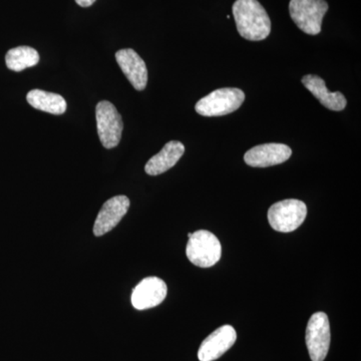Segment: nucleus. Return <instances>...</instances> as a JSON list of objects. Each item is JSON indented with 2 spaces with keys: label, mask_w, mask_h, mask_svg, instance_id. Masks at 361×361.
Returning a JSON list of instances; mask_svg holds the SVG:
<instances>
[{
  "label": "nucleus",
  "mask_w": 361,
  "mask_h": 361,
  "mask_svg": "<svg viewBox=\"0 0 361 361\" xmlns=\"http://www.w3.org/2000/svg\"><path fill=\"white\" fill-rule=\"evenodd\" d=\"M232 11L237 30L243 39L260 42L269 37V16L258 0H237Z\"/></svg>",
  "instance_id": "nucleus-1"
},
{
  "label": "nucleus",
  "mask_w": 361,
  "mask_h": 361,
  "mask_svg": "<svg viewBox=\"0 0 361 361\" xmlns=\"http://www.w3.org/2000/svg\"><path fill=\"white\" fill-rule=\"evenodd\" d=\"M187 257L194 265L202 268L212 267L222 255L219 239L213 233L199 230L188 234Z\"/></svg>",
  "instance_id": "nucleus-2"
},
{
  "label": "nucleus",
  "mask_w": 361,
  "mask_h": 361,
  "mask_svg": "<svg viewBox=\"0 0 361 361\" xmlns=\"http://www.w3.org/2000/svg\"><path fill=\"white\" fill-rule=\"evenodd\" d=\"M245 101L243 90L235 87H224L214 90L204 97L195 106L197 113L204 116L229 115L238 110Z\"/></svg>",
  "instance_id": "nucleus-3"
},
{
  "label": "nucleus",
  "mask_w": 361,
  "mask_h": 361,
  "mask_svg": "<svg viewBox=\"0 0 361 361\" xmlns=\"http://www.w3.org/2000/svg\"><path fill=\"white\" fill-rule=\"evenodd\" d=\"M307 216V207L296 199L277 202L268 210V221L275 231L289 233L300 227Z\"/></svg>",
  "instance_id": "nucleus-4"
},
{
  "label": "nucleus",
  "mask_w": 361,
  "mask_h": 361,
  "mask_svg": "<svg viewBox=\"0 0 361 361\" xmlns=\"http://www.w3.org/2000/svg\"><path fill=\"white\" fill-rule=\"evenodd\" d=\"M327 11L329 4L325 0H291L289 4L292 20L310 35L322 32V20Z\"/></svg>",
  "instance_id": "nucleus-5"
},
{
  "label": "nucleus",
  "mask_w": 361,
  "mask_h": 361,
  "mask_svg": "<svg viewBox=\"0 0 361 361\" xmlns=\"http://www.w3.org/2000/svg\"><path fill=\"white\" fill-rule=\"evenodd\" d=\"M97 135L106 149L116 148L122 139V116L113 104L102 101L96 108Z\"/></svg>",
  "instance_id": "nucleus-6"
},
{
  "label": "nucleus",
  "mask_w": 361,
  "mask_h": 361,
  "mask_svg": "<svg viewBox=\"0 0 361 361\" xmlns=\"http://www.w3.org/2000/svg\"><path fill=\"white\" fill-rule=\"evenodd\" d=\"M306 345L311 360L323 361L326 358L331 341L329 316L316 312L311 316L306 329Z\"/></svg>",
  "instance_id": "nucleus-7"
},
{
  "label": "nucleus",
  "mask_w": 361,
  "mask_h": 361,
  "mask_svg": "<svg viewBox=\"0 0 361 361\" xmlns=\"http://www.w3.org/2000/svg\"><path fill=\"white\" fill-rule=\"evenodd\" d=\"M167 291V285L161 278H145L133 291V306L137 310L156 307L165 300Z\"/></svg>",
  "instance_id": "nucleus-8"
},
{
  "label": "nucleus",
  "mask_w": 361,
  "mask_h": 361,
  "mask_svg": "<svg viewBox=\"0 0 361 361\" xmlns=\"http://www.w3.org/2000/svg\"><path fill=\"white\" fill-rule=\"evenodd\" d=\"M236 330L231 325H223L202 342L198 351L200 361H214L227 353L236 342Z\"/></svg>",
  "instance_id": "nucleus-9"
},
{
  "label": "nucleus",
  "mask_w": 361,
  "mask_h": 361,
  "mask_svg": "<svg viewBox=\"0 0 361 361\" xmlns=\"http://www.w3.org/2000/svg\"><path fill=\"white\" fill-rule=\"evenodd\" d=\"M130 208V200L127 196L113 197L106 202L97 214L94 226V234L97 237L103 236L116 227Z\"/></svg>",
  "instance_id": "nucleus-10"
},
{
  "label": "nucleus",
  "mask_w": 361,
  "mask_h": 361,
  "mask_svg": "<svg viewBox=\"0 0 361 361\" xmlns=\"http://www.w3.org/2000/svg\"><path fill=\"white\" fill-rule=\"evenodd\" d=\"M292 149L283 144L259 145L254 147L244 156L248 166L254 168H266L279 165L290 158Z\"/></svg>",
  "instance_id": "nucleus-11"
},
{
  "label": "nucleus",
  "mask_w": 361,
  "mask_h": 361,
  "mask_svg": "<svg viewBox=\"0 0 361 361\" xmlns=\"http://www.w3.org/2000/svg\"><path fill=\"white\" fill-rule=\"evenodd\" d=\"M116 59L123 75L137 90H144L148 84V68L144 59L132 49L116 51Z\"/></svg>",
  "instance_id": "nucleus-12"
},
{
  "label": "nucleus",
  "mask_w": 361,
  "mask_h": 361,
  "mask_svg": "<svg viewBox=\"0 0 361 361\" xmlns=\"http://www.w3.org/2000/svg\"><path fill=\"white\" fill-rule=\"evenodd\" d=\"M302 84L320 102V104L329 110L341 111L345 109L348 104L345 97L339 92H329L324 80L318 75H304Z\"/></svg>",
  "instance_id": "nucleus-13"
},
{
  "label": "nucleus",
  "mask_w": 361,
  "mask_h": 361,
  "mask_svg": "<svg viewBox=\"0 0 361 361\" xmlns=\"http://www.w3.org/2000/svg\"><path fill=\"white\" fill-rule=\"evenodd\" d=\"M185 153V146L180 142L171 141L167 142L157 155L152 157L146 164L145 171L149 176H158L167 172Z\"/></svg>",
  "instance_id": "nucleus-14"
},
{
  "label": "nucleus",
  "mask_w": 361,
  "mask_h": 361,
  "mask_svg": "<svg viewBox=\"0 0 361 361\" xmlns=\"http://www.w3.org/2000/svg\"><path fill=\"white\" fill-rule=\"evenodd\" d=\"M26 99L32 108L51 115H63L68 109V104L61 94L45 90H30L26 96Z\"/></svg>",
  "instance_id": "nucleus-15"
},
{
  "label": "nucleus",
  "mask_w": 361,
  "mask_h": 361,
  "mask_svg": "<svg viewBox=\"0 0 361 361\" xmlns=\"http://www.w3.org/2000/svg\"><path fill=\"white\" fill-rule=\"evenodd\" d=\"M39 54L37 49L30 47H18L7 51L6 63L11 71H23L39 63Z\"/></svg>",
  "instance_id": "nucleus-16"
},
{
  "label": "nucleus",
  "mask_w": 361,
  "mask_h": 361,
  "mask_svg": "<svg viewBox=\"0 0 361 361\" xmlns=\"http://www.w3.org/2000/svg\"><path fill=\"white\" fill-rule=\"evenodd\" d=\"M75 2L78 4V6L82 7H89L92 6V4L96 2V0H75Z\"/></svg>",
  "instance_id": "nucleus-17"
}]
</instances>
